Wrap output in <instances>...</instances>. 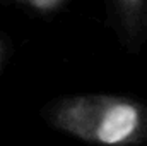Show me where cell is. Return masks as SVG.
<instances>
[{
	"label": "cell",
	"mask_w": 147,
	"mask_h": 146,
	"mask_svg": "<svg viewBox=\"0 0 147 146\" xmlns=\"http://www.w3.org/2000/svg\"><path fill=\"white\" fill-rule=\"evenodd\" d=\"M62 0H28V5L29 7H34L38 10H50V9H55Z\"/></svg>",
	"instance_id": "cell-3"
},
{
	"label": "cell",
	"mask_w": 147,
	"mask_h": 146,
	"mask_svg": "<svg viewBox=\"0 0 147 146\" xmlns=\"http://www.w3.org/2000/svg\"><path fill=\"white\" fill-rule=\"evenodd\" d=\"M5 55H7V48H5L3 40L0 38V67H2V64H3V60H5Z\"/></svg>",
	"instance_id": "cell-4"
},
{
	"label": "cell",
	"mask_w": 147,
	"mask_h": 146,
	"mask_svg": "<svg viewBox=\"0 0 147 146\" xmlns=\"http://www.w3.org/2000/svg\"><path fill=\"white\" fill-rule=\"evenodd\" d=\"M116 10L127 35L135 38L146 24L147 0H116Z\"/></svg>",
	"instance_id": "cell-2"
},
{
	"label": "cell",
	"mask_w": 147,
	"mask_h": 146,
	"mask_svg": "<svg viewBox=\"0 0 147 146\" xmlns=\"http://www.w3.org/2000/svg\"><path fill=\"white\" fill-rule=\"evenodd\" d=\"M16 2H19V3H22V5H28V0H16Z\"/></svg>",
	"instance_id": "cell-5"
},
{
	"label": "cell",
	"mask_w": 147,
	"mask_h": 146,
	"mask_svg": "<svg viewBox=\"0 0 147 146\" xmlns=\"http://www.w3.org/2000/svg\"><path fill=\"white\" fill-rule=\"evenodd\" d=\"M51 127L96 146L147 145V105L137 98L89 93L53 102L46 112Z\"/></svg>",
	"instance_id": "cell-1"
}]
</instances>
